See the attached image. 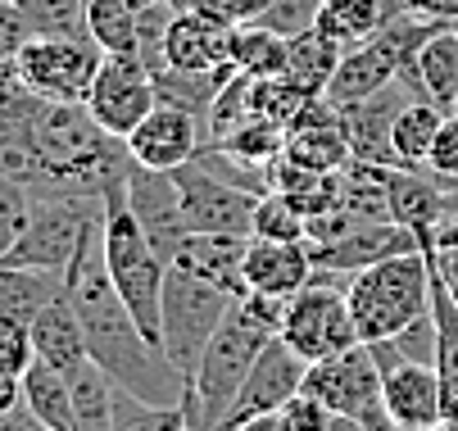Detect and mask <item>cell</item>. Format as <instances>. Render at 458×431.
Instances as JSON below:
<instances>
[{"instance_id": "1", "label": "cell", "mask_w": 458, "mask_h": 431, "mask_svg": "<svg viewBox=\"0 0 458 431\" xmlns=\"http://www.w3.org/2000/svg\"><path fill=\"white\" fill-rule=\"evenodd\" d=\"M64 286H69V300L78 309L82 336L91 359L114 377V386L132 391L150 404H182L186 400V377L173 368V359L137 327L132 309L123 304L109 264H105V245L100 232L82 245V255L69 264L64 273Z\"/></svg>"}, {"instance_id": "2", "label": "cell", "mask_w": 458, "mask_h": 431, "mask_svg": "<svg viewBox=\"0 0 458 431\" xmlns=\"http://www.w3.org/2000/svg\"><path fill=\"white\" fill-rule=\"evenodd\" d=\"M282 318H286V300H277V295L250 291L236 300V309L227 314V323L218 327V336L209 341V350L200 354V363L191 373V386L182 400L191 431H218L223 427L254 359L268 350V341H277Z\"/></svg>"}, {"instance_id": "3", "label": "cell", "mask_w": 458, "mask_h": 431, "mask_svg": "<svg viewBox=\"0 0 458 431\" xmlns=\"http://www.w3.org/2000/svg\"><path fill=\"white\" fill-rule=\"evenodd\" d=\"M345 300L363 345L395 341L431 314V250H404L354 273Z\"/></svg>"}, {"instance_id": "4", "label": "cell", "mask_w": 458, "mask_h": 431, "mask_svg": "<svg viewBox=\"0 0 458 431\" xmlns=\"http://www.w3.org/2000/svg\"><path fill=\"white\" fill-rule=\"evenodd\" d=\"M236 309V295L195 277L186 268L168 264V282H164V354L173 359V368L191 382L195 363L209 350V341L218 336V327L227 323V314Z\"/></svg>"}, {"instance_id": "5", "label": "cell", "mask_w": 458, "mask_h": 431, "mask_svg": "<svg viewBox=\"0 0 458 431\" xmlns=\"http://www.w3.org/2000/svg\"><path fill=\"white\" fill-rule=\"evenodd\" d=\"M100 218H105V196H37L28 232L0 264L69 273L82 245L100 232Z\"/></svg>"}, {"instance_id": "6", "label": "cell", "mask_w": 458, "mask_h": 431, "mask_svg": "<svg viewBox=\"0 0 458 431\" xmlns=\"http://www.w3.org/2000/svg\"><path fill=\"white\" fill-rule=\"evenodd\" d=\"M304 391L318 395L332 413L341 418H359L377 431H404L395 427V418L386 413V400H381V363H377V350L372 345H350L341 354H327L318 363H309V377H304Z\"/></svg>"}, {"instance_id": "7", "label": "cell", "mask_w": 458, "mask_h": 431, "mask_svg": "<svg viewBox=\"0 0 458 431\" xmlns=\"http://www.w3.org/2000/svg\"><path fill=\"white\" fill-rule=\"evenodd\" d=\"M277 336L300 359H309V363L359 345V327H354V314H350V300L336 286V277L327 282V273H313V282L286 300V318H282Z\"/></svg>"}, {"instance_id": "8", "label": "cell", "mask_w": 458, "mask_h": 431, "mask_svg": "<svg viewBox=\"0 0 458 431\" xmlns=\"http://www.w3.org/2000/svg\"><path fill=\"white\" fill-rule=\"evenodd\" d=\"M100 64H105V50L91 37H32L14 59L23 87L59 105H87Z\"/></svg>"}, {"instance_id": "9", "label": "cell", "mask_w": 458, "mask_h": 431, "mask_svg": "<svg viewBox=\"0 0 458 431\" xmlns=\"http://www.w3.org/2000/svg\"><path fill=\"white\" fill-rule=\"evenodd\" d=\"M173 19V0H87L91 41L105 55H137L150 69L164 64V41Z\"/></svg>"}, {"instance_id": "10", "label": "cell", "mask_w": 458, "mask_h": 431, "mask_svg": "<svg viewBox=\"0 0 458 431\" xmlns=\"http://www.w3.org/2000/svg\"><path fill=\"white\" fill-rule=\"evenodd\" d=\"M159 105V91H155V69L137 55H105V64L87 91V109L100 128L118 141H127L146 114Z\"/></svg>"}, {"instance_id": "11", "label": "cell", "mask_w": 458, "mask_h": 431, "mask_svg": "<svg viewBox=\"0 0 458 431\" xmlns=\"http://www.w3.org/2000/svg\"><path fill=\"white\" fill-rule=\"evenodd\" d=\"M177 196H182V218L191 232H227V236H254V209L259 196L245 187H232V182L214 177L200 164H182L173 168Z\"/></svg>"}, {"instance_id": "12", "label": "cell", "mask_w": 458, "mask_h": 431, "mask_svg": "<svg viewBox=\"0 0 458 431\" xmlns=\"http://www.w3.org/2000/svg\"><path fill=\"white\" fill-rule=\"evenodd\" d=\"M377 363H381V400H386V413L395 418V427L427 431L445 422V382L436 363L381 354V350H377Z\"/></svg>"}, {"instance_id": "13", "label": "cell", "mask_w": 458, "mask_h": 431, "mask_svg": "<svg viewBox=\"0 0 458 431\" xmlns=\"http://www.w3.org/2000/svg\"><path fill=\"white\" fill-rule=\"evenodd\" d=\"M304 377H309V359H300L282 336L268 341V350L254 359L250 377H245V386H241V395H236V404L227 409V418H223L218 431H232L236 422L259 418V413H277L291 395L304 391Z\"/></svg>"}, {"instance_id": "14", "label": "cell", "mask_w": 458, "mask_h": 431, "mask_svg": "<svg viewBox=\"0 0 458 431\" xmlns=\"http://www.w3.org/2000/svg\"><path fill=\"white\" fill-rule=\"evenodd\" d=\"M404 250H422V241L390 218H359L345 236L327 241V245H309L318 273H350V277Z\"/></svg>"}, {"instance_id": "15", "label": "cell", "mask_w": 458, "mask_h": 431, "mask_svg": "<svg viewBox=\"0 0 458 431\" xmlns=\"http://www.w3.org/2000/svg\"><path fill=\"white\" fill-rule=\"evenodd\" d=\"M123 146H127V155H132V164L173 173V168H182V164H191L195 155H200L205 123L195 114H186V109H177V105H155L146 114V123Z\"/></svg>"}, {"instance_id": "16", "label": "cell", "mask_w": 458, "mask_h": 431, "mask_svg": "<svg viewBox=\"0 0 458 431\" xmlns=\"http://www.w3.org/2000/svg\"><path fill=\"white\" fill-rule=\"evenodd\" d=\"M127 200H132L141 227L150 232L155 250H159L164 259H173L177 245L191 236V227H186V218H182V196H177L173 173L127 164Z\"/></svg>"}, {"instance_id": "17", "label": "cell", "mask_w": 458, "mask_h": 431, "mask_svg": "<svg viewBox=\"0 0 458 431\" xmlns=\"http://www.w3.org/2000/svg\"><path fill=\"white\" fill-rule=\"evenodd\" d=\"M291 164H304L313 173H341L354 150H350V137L341 128V114L336 105H327L322 96L309 100V109L286 128V150H282Z\"/></svg>"}, {"instance_id": "18", "label": "cell", "mask_w": 458, "mask_h": 431, "mask_svg": "<svg viewBox=\"0 0 458 431\" xmlns=\"http://www.w3.org/2000/svg\"><path fill=\"white\" fill-rule=\"evenodd\" d=\"M164 64L186 69V73L232 69V23L205 10H177L168 41H164Z\"/></svg>"}, {"instance_id": "19", "label": "cell", "mask_w": 458, "mask_h": 431, "mask_svg": "<svg viewBox=\"0 0 458 431\" xmlns=\"http://www.w3.org/2000/svg\"><path fill=\"white\" fill-rule=\"evenodd\" d=\"M313 255L309 241H268V236H250L245 245V291L259 295H277L291 300L313 282Z\"/></svg>"}, {"instance_id": "20", "label": "cell", "mask_w": 458, "mask_h": 431, "mask_svg": "<svg viewBox=\"0 0 458 431\" xmlns=\"http://www.w3.org/2000/svg\"><path fill=\"white\" fill-rule=\"evenodd\" d=\"M245 245L250 236H227V232H191L182 245H177V255L168 259L173 268H186L195 277H205L223 291H232L236 300L250 295L245 291Z\"/></svg>"}, {"instance_id": "21", "label": "cell", "mask_w": 458, "mask_h": 431, "mask_svg": "<svg viewBox=\"0 0 458 431\" xmlns=\"http://www.w3.org/2000/svg\"><path fill=\"white\" fill-rule=\"evenodd\" d=\"M445 209V182L431 177L427 168H395L390 173V218L409 227L422 250H431V232Z\"/></svg>"}, {"instance_id": "22", "label": "cell", "mask_w": 458, "mask_h": 431, "mask_svg": "<svg viewBox=\"0 0 458 431\" xmlns=\"http://www.w3.org/2000/svg\"><path fill=\"white\" fill-rule=\"evenodd\" d=\"M28 332H32L37 359H46L50 368H59V373H73L82 359H91L87 336H82V323H78V309H73V300H69V286H64V295L55 304H46L41 318Z\"/></svg>"}, {"instance_id": "23", "label": "cell", "mask_w": 458, "mask_h": 431, "mask_svg": "<svg viewBox=\"0 0 458 431\" xmlns=\"http://www.w3.org/2000/svg\"><path fill=\"white\" fill-rule=\"evenodd\" d=\"M59 295H64V273L0 264V323L32 327L41 318V309L55 304Z\"/></svg>"}, {"instance_id": "24", "label": "cell", "mask_w": 458, "mask_h": 431, "mask_svg": "<svg viewBox=\"0 0 458 431\" xmlns=\"http://www.w3.org/2000/svg\"><path fill=\"white\" fill-rule=\"evenodd\" d=\"M341 55H345V46L332 41L322 28L286 37V78L309 96H327V87H332V78L341 69Z\"/></svg>"}, {"instance_id": "25", "label": "cell", "mask_w": 458, "mask_h": 431, "mask_svg": "<svg viewBox=\"0 0 458 431\" xmlns=\"http://www.w3.org/2000/svg\"><path fill=\"white\" fill-rule=\"evenodd\" d=\"M23 409L46 431H78V409H73L69 377H64L59 368H50L46 359H32V368L23 373Z\"/></svg>"}, {"instance_id": "26", "label": "cell", "mask_w": 458, "mask_h": 431, "mask_svg": "<svg viewBox=\"0 0 458 431\" xmlns=\"http://www.w3.org/2000/svg\"><path fill=\"white\" fill-rule=\"evenodd\" d=\"M418 82H422V96L436 100L440 109H458V28H440L422 41L418 59Z\"/></svg>"}, {"instance_id": "27", "label": "cell", "mask_w": 458, "mask_h": 431, "mask_svg": "<svg viewBox=\"0 0 458 431\" xmlns=\"http://www.w3.org/2000/svg\"><path fill=\"white\" fill-rule=\"evenodd\" d=\"M449 109H440L436 100H409L404 114L390 128V150H395V168H427V155L436 146V132Z\"/></svg>"}, {"instance_id": "28", "label": "cell", "mask_w": 458, "mask_h": 431, "mask_svg": "<svg viewBox=\"0 0 458 431\" xmlns=\"http://www.w3.org/2000/svg\"><path fill=\"white\" fill-rule=\"evenodd\" d=\"M395 10L400 5H390V0H322L318 5V28L350 50V46L368 41Z\"/></svg>"}, {"instance_id": "29", "label": "cell", "mask_w": 458, "mask_h": 431, "mask_svg": "<svg viewBox=\"0 0 458 431\" xmlns=\"http://www.w3.org/2000/svg\"><path fill=\"white\" fill-rule=\"evenodd\" d=\"M69 377V391H73V409H78V431H109L114 427V377L96 359H82Z\"/></svg>"}, {"instance_id": "30", "label": "cell", "mask_w": 458, "mask_h": 431, "mask_svg": "<svg viewBox=\"0 0 458 431\" xmlns=\"http://www.w3.org/2000/svg\"><path fill=\"white\" fill-rule=\"evenodd\" d=\"M232 69L245 78L286 73V37L264 23H236L232 28Z\"/></svg>"}, {"instance_id": "31", "label": "cell", "mask_w": 458, "mask_h": 431, "mask_svg": "<svg viewBox=\"0 0 458 431\" xmlns=\"http://www.w3.org/2000/svg\"><path fill=\"white\" fill-rule=\"evenodd\" d=\"M109 431H191V422H186V404H150L118 386Z\"/></svg>"}, {"instance_id": "32", "label": "cell", "mask_w": 458, "mask_h": 431, "mask_svg": "<svg viewBox=\"0 0 458 431\" xmlns=\"http://www.w3.org/2000/svg\"><path fill=\"white\" fill-rule=\"evenodd\" d=\"M309 100H318V96L300 91L286 73L250 78V109H254V118H268V123H277V128H291V123L309 109Z\"/></svg>"}, {"instance_id": "33", "label": "cell", "mask_w": 458, "mask_h": 431, "mask_svg": "<svg viewBox=\"0 0 458 431\" xmlns=\"http://www.w3.org/2000/svg\"><path fill=\"white\" fill-rule=\"evenodd\" d=\"M32 37H91L87 0H14Z\"/></svg>"}, {"instance_id": "34", "label": "cell", "mask_w": 458, "mask_h": 431, "mask_svg": "<svg viewBox=\"0 0 458 431\" xmlns=\"http://www.w3.org/2000/svg\"><path fill=\"white\" fill-rule=\"evenodd\" d=\"M218 146L232 150L245 164L273 168V159H282V150H286V128H277V123H268V118H245L241 128L232 137H223Z\"/></svg>"}, {"instance_id": "35", "label": "cell", "mask_w": 458, "mask_h": 431, "mask_svg": "<svg viewBox=\"0 0 458 431\" xmlns=\"http://www.w3.org/2000/svg\"><path fill=\"white\" fill-rule=\"evenodd\" d=\"M32 209H37V196H32L28 182L0 173V259H5L14 245H19V236L28 232Z\"/></svg>"}, {"instance_id": "36", "label": "cell", "mask_w": 458, "mask_h": 431, "mask_svg": "<svg viewBox=\"0 0 458 431\" xmlns=\"http://www.w3.org/2000/svg\"><path fill=\"white\" fill-rule=\"evenodd\" d=\"M254 236H268V241H304V214L268 191V196H259V209H254Z\"/></svg>"}, {"instance_id": "37", "label": "cell", "mask_w": 458, "mask_h": 431, "mask_svg": "<svg viewBox=\"0 0 458 431\" xmlns=\"http://www.w3.org/2000/svg\"><path fill=\"white\" fill-rule=\"evenodd\" d=\"M254 23H264V28L282 32V37H300V32L318 28V0H273Z\"/></svg>"}, {"instance_id": "38", "label": "cell", "mask_w": 458, "mask_h": 431, "mask_svg": "<svg viewBox=\"0 0 458 431\" xmlns=\"http://www.w3.org/2000/svg\"><path fill=\"white\" fill-rule=\"evenodd\" d=\"M277 422H282V431H327V427L336 422V413L327 409L318 395L300 391V395H291V400L277 409Z\"/></svg>"}, {"instance_id": "39", "label": "cell", "mask_w": 458, "mask_h": 431, "mask_svg": "<svg viewBox=\"0 0 458 431\" xmlns=\"http://www.w3.org/2000/svg\"><path fill=\"white\" fill-rule=\"evenodd\" d=\"M37 350H32V332L28 327H14V323H0V373L10 377H23L32 368Z\"/></svg>"}, {"instance_id": "40", "label": "cell", "mask_w": 458, "mask_h": 431, "mask_svg": "<svg viewBox=\"0 0 458 431\" xmlns=\"http://www.w3.org/2000/svg\"><path fill=\"white\" fill-rule=\"evenodd\" d=\"M427 173L440 177V182H454L458 177V114H445L440 132H436V146L427 155Z\"/></svg>"}, {"instance_id": "41", "label": "cell", "mask_w": 458, "mask_h": 431, "mask_svg": "<svg viewBox=\"0 0 458 431\" xmlns=\"http://www.w3.org/2000/svg\"><path fill=\"white\" fill-rule=\"evenodd\" d=\"M28 41H32V28H28L23 10L14 0H0V64H14Z\"/></svg>"}, {"instance_id": "42", "label": "cell", "mask_w": 458, "mask_h": 431, "mask_svg": "<svg viewBox=\"0 0 458 431\" xmlns=\"http://www.w3.org/2000/svg\"><path fill=\"white\" fill-rule=\"evenodd\" d=\"M268 5H273V0H191V10H205V14L232 23V28L236 23H254Z\"/></svg>"}, {"instance_id": "43", "label": "cell", "mask_w": 458, "mask_h": 431, "mask_svg": "<svg viewBox=\"0 0 458 431\" xmlns=\"http://www.w3.org/2000/svg\"><path fill=\"white\" fill-rule=\"evenodd\" d=\"M404 10L422 14V19H436V23H449L458 28V0H400Z\"/></svg>"}, {"instance_id": "44", "label": "cell", "mask_w": 458, "mask_h": 431, "mask_svg": "<svg viewBox=\"0 0 458 431\" xmlns=\"http://www.w3.org/2000/svg\"><path fill=\"white\" fill-rule=\"evenodd\" d=\"M14 409H23V377L0 373V418H10Z\"/></svg>"}, {"instance_id": "45", "label": "cell", "mask_w": 458, "mask_h": 431, "mask_svg": "<svg viewBox=\"0 0 458 431\" xmlns=\"http://www.w3.org/2000/svg\"><path fill=\"white\" fill-rule=\"evenodd\" d=\"M232 431H282V422H277V413H259V418H245V422H236Z\"/></svg>"}, {"instance_id": "46", "label": "cell", "mask_w": 458, "mask_h": 431, "mask_svg": "<svg viewBox=\"0 0 458 431\" xmlns=\"http://www.w3.org/2000/svg\"><path fill=\"white\" fill-rule=\"evenodd\" d=\"M327 431H377V427H368V422H359V418H341V413H336V422L327 427Z\"/></svg>"}, {"instance_id": "47", "label": "cell", "mask_w": 458, "mask_h": 431, "mask_svg": "<svg viewBox=\"0 0 458 431\" xmlns=\"http://www.w3.org/2000/svg\"><path fill=\"white\" fill-rule=\"evenodd\" d=\"M390 5H400V0H390ZM400 10H404V5H400Z\"/></svg>"}, {"instance_id": "48", "label": "cell", "mask_w": 458, "mask_h": 431, "mask_svg": "<svg viewBox=\"0 0 458 431\" xmlns=\"http://www.w3.org/2000/svg\"><path fill=\"white\" fill-rule=\"evenodd\" d=\"M318 5H322V0H318Z\"/></svg>"}, {"instance_id": "49", "label": "cell", "mask_w": 458, "mask_h": 431, "mask_svg": "<svg viewBox=\"0 0 458 431\" xmlns=\"http://www.w3.org/2000/svg\"><path fill=\"white\" fill-rule=\"evenodd\" d=\"M454 114H458V109H454Z\"/></svg>"}]
</instances>
